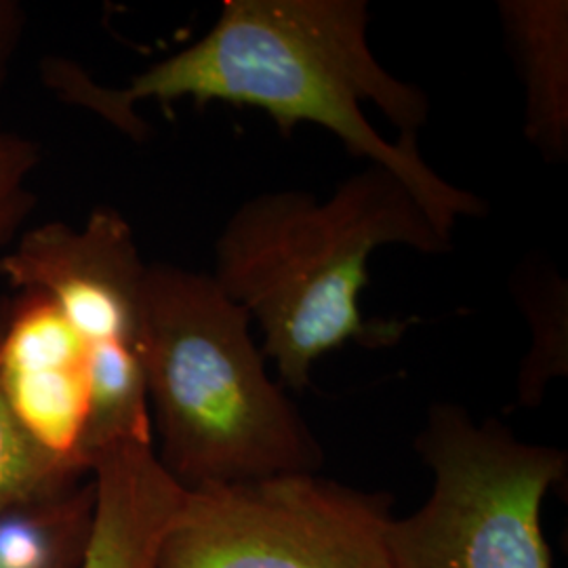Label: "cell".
Here are the masks:
<instances>
[{
    "mask_svg": "<svg viewBox=\"0 0 568 568\" xmlns=\"http://www.w3.org/2000/svg\"><path fill=\"white\" fill-rule=\"evenodd\" d=\"M366 26L365 0H225L203 39L126 87H100L68 61H47L44 79L133 138L145 131L135 103L180 100L262 110L283 135L302 122L323 126L352 154L392 171L450 234L457 220L485 215L487 204L422 159L427 95L375 60Z\"/></svg>",
    "mask_w": 568,
    "mask_h": 568,
    "instance_id": "cell-1",
    "label": "cell"
},
{
    "mask_svg": "<svg viewBox=\"0 0 568 568\" xmlns=\"http://www.w3.org/2000/svg\"><path fill=\"white\" fill-rule=\"evenodd\" d=\"M394 244L440 255L450 234L392 171L368 164L325 203L295 190L248 199L217 239L211 276L262 328V354L276 363L281 386L304 389L328 352L392 345L405 333L361 310L371 255Z\"/></svg>",
    "mask_w": 568,
    "mask_h": 568,
    "instance_id": "cell-2",
    "label": "cell"
},
{
    "mask_svg": "<svg viewBox=\"0 0 568 568\" xmlns=\"http://www.w3.org/2000/svg\"><path fill=\"white\" fill-rule=\"evenodd\" d=\"M142 365L159 459L185 488L316 474L325 453L265 371L251 318L211 274L152 264Z\"/></svg>",
    "mask_w": 568,
    "mask_h": 568,
    "instance_id": "cell-3",
    "label": "cell"
},
{
    "mask_svg": "<svg viewBox=\"0 0 568 568\" xmlns=\"http://www.w3.org/2000/svg\"><path fill=\"white\" fill-rule=\"evenodd\" d=\"M415 448L434 471L432 495L392 518V568H551L544 499L567 478V453L518 440L501 422L434 405Z\"/></svg>",
    "mask_w": 568,
    "mask_h": 568,
    "instance_id": "cell-4",
    "label": "cell"
},
{
    "mask_svg": "<svg viewBox=\"0 0 568 568\" xmlns=\"http://www.w3.org/2000/svg\"><path fill=\"white\" fill-rule=\"evenodd\" d=\"M392 497L288 474L187 488L159 568H392Z\"/></svg>",
    "mask_w": 568,
    "mask_h": 568,
    "instance_id": "cell-5",
    "label": "cell"
},
{
    "mask_svg": "<svg viewBox=\"0 0 568 568\" xmlns=\"http://www.w3.org/2000/svg\"><path fill=\"white\" fill-rule=\"evenodd\" d=\"M145 270L129 222L95 209L81 225L47 222L18 236L0 274L20 293H41L60 307L93 356L142 354Z\"/></svg>",
    "mask_w": 568,
    "mask_h": 568,
    "instance_id": "cell-6",
    "label": "cell"
},
{
    "mask_svg": "<svg viewBox=\"0 0 568 568\" xmlns=\"http://www.w3.org/2000/svg\"><path fill=\"white\" fill-rule=\"evenodd\" d=\"M0 384L28 434L87 474L79 459L91 403V349L41 293L9 300L0 333Z\"/></svg>",
    "mask_w": 568,
    "mask_h": 568,
    "instance_id": "cell-7",
    "label": "cell"
},
{
    "mask_svg": "<svg viewBox=\"0 0 568 568\" xmlns=\"http://www.w3.org/2000/svg\"><path fill=\"white\" fill-rule=\"evenodd\" d=\"M89 474L93 514L79 568H159L161 546L180 516L187 488L145 443L103 450Z\"/></svg>",
    "mask_w": 568,
    "mask_h": 568,
    "instance_id": "cell-8",
    "label": "cell"
},
{
    "mask_svg": "<svg viewBox=\"0 0 568 568\" xmlns=\"http://www.w3.org/2000/svg\"><path fill=\"white\" fill-rule=\"evenodd\" d=\"M499 18L525 82V135L546 161L568 159V2L501 0Z\"/></svg>",
    "mask_w": 568,
    "mask_h": 568,
    "instance_id": "cell-9",
    "label": "cell"
},
{
    "mask_svg": "<svg viewBox=\"0 0 568 568\" xmlns=\"http://www.w3.org/2000/svg\"><path fill=\"white\" fill-rule=\"evenodd\" d=\"M91 514L93 483L0 511V568H79Z\"/></svg>",
    "mask_w": 568,
    "mask_h": 568,
    "instance_id": "cell-10",
    "label": "cell"
},
{
    "mask_svg": "<svg viewBox=\"0 0 568 568\" xmlns=\"http://www.w3.org/2000/svg\"><path fill=\"white\" fill-rule=\"evenodd\" d=\"M516 297L532 328V347L518 379L520 403L530 406L541 403L551 379L567 377V281L546 264H528L516 278Z\"/></svg>",
    "mask_w": 568,
    "mask_h": 568,
    "instance_id": "cell-11",
    "label": "cell"
},
{
    "mask_svg": "<svg viewBox=\"0 0 568 568\" xmlns=\"http://www.w3.org/2000/svg\"><path fill=\"white\" fill-rule=\"evenodd\" d=\"M9 300H0V333ZM81 469L39 445L9 405L0 384V511L55 499L77 488Z\"/></svg>",
    "mask_w": 568,
    "mask_h": 568,
    "instance_id": "cell-12",
    "label": "cell"
},
{
    "mask_svg": "<svg viewBox=\"0 0 568 568\" xmlns=\"http://www.w3.org/2000/svg\"><path fill=\"white\" fill-rule=\"evenodd\" d=\"M41 163L37 143L0 126V246L16 243L37 196L30 187Z\"/></svg>",
    "mask_w": 568,
    "mask_h": 568,
    "instance_id": "cell-13",
    "label": "cell"
},
{
    "mask_svg": "<svg viewBox=\"0 0 568 568\" xmlns=\"http://www.w3.org/2000/svg\"><path fill=\"white\" fill-rule=\"evenodd\" d=\"M23 13L13 0H0V91L9 72L11 58L20 44Z\"/></svg>",
    "mask_w": 568,
    "mask_h": 568,
    "instance_id": "cell-14",
    "label": "cell"
}]
</instances>
